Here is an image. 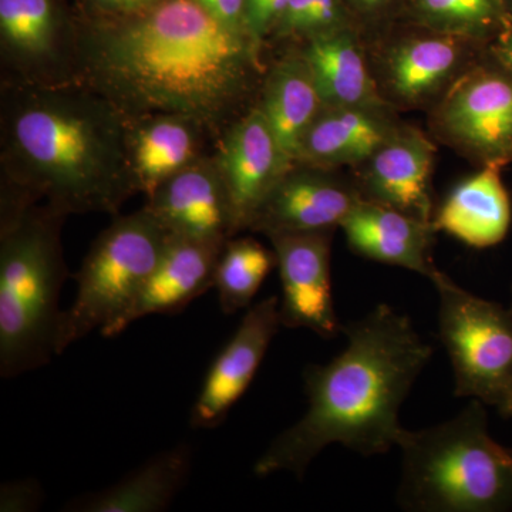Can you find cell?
I'll list each match as a JSON object with an SVG mask.
<instances>
[{
  "instance_id": "24",
  "label": "cell",
  "mask_w": 512,
  "mask_h": 512,
  "mask_svg": "<svg viewBox=\"0 0 512 512\" xmlns=\"http://www.w3.org/2000/svg\"><path fill=\"white\" fill-rule=\"evenodd\" d=\"M191 470V448L163 451L113 487L67 504L74 512H158L167 510Z\"/></svg>"
},
{
  "instance_id": "18",
  "label": "cell",
  "mask_w": 512,
  "mask_h": 512,
  "mask_svg": "<svg viewBox=\"0 0 512 512\" xmlns=\"http://www.w3.org/2000/svg\"><path fill=\"white\" fill-rule=\"evenodd\" d=\"M340 228L355 254L380 264L409 269L424 278L439 269L431 259L436 229L433 222L417 220L402 211L362 200Z\"/></svg>"
},
{
  "instance_id": "6",
  "label": "cell",
  "mask_w": 512,
  "mask_h": 512,
  "mask_svg": "<svg viewBox=\"0 0 512 512\" xmlns=\"http://www.w3.org/2000/svg\"><path fill=\"white\" fill-rule=\"evenodd\" d=\"M168 237L170 232L146 207L114 215L74 276L77 295L63 311L57 356L96 329L104 338H114L117 325L156 268Z\"/></svg>"
},
{
  "instance_id": "7",
  "label": "cell",
  "mask_w": 512,
  "mask_h": 512,
  "mask_svg": "<svg viewBox=\"0 0 512 512\" xmlns=\"http://www.w3.org/2000/svg\"><path fill=\"white\" fill-rule=\"evenodd\" d=\"M439 338L450 357L454 394L507 413L512 402V311L437 272Z\"/></svg>"
},
{
  "instance_id": "22",
  "label": "cell",
  "mask_w": 512,
  "mask_h": 512,
  "mask_svg": "<svg viewBox=\"0 0 512 512\" xmlns=\"http://www.w3.org/2000/svg\"><path fill=\"white\" fill-rule=\"evenodd\" d=\"M256 107L268 121L285 156L295 164L303 136L325 107L311 67L298 46L289 47L266 69Z\"/></svg>"
},
{
  "instance_id": "17",
  "label": "cell",
  "mask_w": 512,
  "mask_h": 512,
  "mask_svg": "<svg viewBox=\"0 0 512 512\" xmlns=\"http://www.w3.org/2000/svg\"><path fill=\"white\" fill-rule=\"evenodd\" d=\"M224 245L170 234L156 268L120 320L114 338L148 315L180 313L214 288L215 271Z\"/></svg>"
},
{
  "instance_id": "1",
  "label": "cell",
  "mask_w": 512,
  "mask_h": 512,
  "mask_svg": "<svg viewBox=\"0 0 512 512\" xmlns=\"http://www.w3.org/2000/svg\"><path fill=\"white\" fill-rule=\"evenodd\" d=\"M77 15V82L127 120L183 114L214 143L256 106L264 46L218 22L198 0H160L137 15Z\"/></svg>"
},
{
  "instance_id": "4",
  "label": "cell",
  "mask_w": 512,
  "mask_h": 512,
  "mask_svg": "<svg viewBox=\"0 0 512 512\" xmlns=\"http://www.w3.org/2000/svg\"><path fill=\"white\" fill-rule=\"evenodd\" d=\"M67 215L0 187V375L12 379L57 356L69 271L62 229Z\"/></svg>"
},
{
  "instance_id": "20",
  "label": "cell",
  "mask_w": 512,
  "mask_h": 512,
  "mask_svg": "<svg viewBox=\"0 0 512 512\" xmlns=\"http://www.w3.org/2000/svg\"><path fill=\"white\" fill-rule=\"evenodd\" d=\"M393 117L392 109L323 107L299 144L295 164L359 167L402 126Z\"/></svg>"
},
{
  "instance_id": "11",
  "label": "cell",
  "mask_w": 512,
  "mask_h": 512,
  "mask_svg": "<svg viewBox=\"0 0 512 512\" xmlns=\"http://www.w3.org/2000/svg\"><path fill=\"white\" fill-rule=\"evenodd\" d=\"M333 231L299 232L268 237L278 259L282 326L309 329L323 339L342 335L330 278Z\"/></svg>"
},
{
  "instance_id": "31",
  "label": "cell",
  "mask_w": 512,
  "mask_h": 512,
  "mask_svg": "<svg viewBox=\"0 0 512 512\" xmlns=\"http://www.w3.org/2000/svg\"><path fill=\"white\" fill-rule=\"evenodd\" d=\"M198 2L225 28L254 40L248 30L247 0H198Z\"/></svg>"
},
{
  "instance_id": "21",
  "label": "cell",
  "mask_w": 512,
  "mask_h": 512,
  "mask_svg": "<svg viewBox=\"0 0 512 512\" xmlns=\"http://www.w3.org/2000/svg\"><path fill=\"white\" fill-rule=\"evenodd\" d=\"M504 167L483 165L453 188L434 212L433 227L471 248H491L507 237L512 222Z\"/></svg>"
},
{
  "instance_id": "30",
  "label": "cell",
  "mask_w": 512,
  "mask_h": 512,
  "mask_svg": "<svg viewBox=\"0 0 512 512\" xmlns=\"http://www.w3.org/2000/svg\"><path fill=\"white\" fill-rule=\"evenodd\" d=\"M43 490L37 481L20 480L6 483L0 488V511H36L43 501Z\"/></svg>"
},
{
  "instance_id": "25",
  "label": "cell",
  "mask_w": 512,
  "mask_h": 512,
  "mask_svg": "<svg viewBox=\"0 0 512 512\" xmlns=\"http://www.w3.org/2000/svg\"><path fill=\"white\" fill-rule=\"evenodd\" d=\"M409 12L421 29L474 45H491L512 26L508 0H409Z\"/></svg>"
},
{
  "instance_id": "37",
  "label": "cell",
  "mask_w": 512,
  "mask_h": 512,
  "mask_svg": "<svg viewBox=\"0 0 512 512\" xmlns=\"http://www.w3.org/2000/svg\"><path fill=\"white\" fill-rule=\"evenodd\" d=\"M511 311H512V306H511Z\"/></svg>"
},
{
  "instance_id": "34",
  "label": "cell",
  "mask_w": 512,
  "mask_h": 512,
  "mask_svg": "<svg viewBox=\"0 0 512 512\" xmlns=\"http://www.w3.org/2000/svg\"><path fill=\"white\" fill-rule=\"evenodd\" d=\"M508 8H510V16H511V22H512V0H508Z\"/></svg>"
},
{
  "instance_id": "36",
  "label": "cell",
  "mask_w": 512,
  "mask_h": 512,
  "mask_svg": "<svg viewBox=\"0 0 512 512\" xmlns=\"http://www.w3.org/2000/svg\"><path fill=\"white\" fill-rule=\"evenodd\" d=\"M507 416H508V417H512V407H511L510 412H508Z\"/></svg>"
},
{
  "instance_id": "10",
  "label": "cell",
  "mask_w": 512,
  "mask_h": 512,
  "mask_svg": "<svg viewBox=\"0 0 512 512\" xmlns=\"http://www.w3.org/2000/svg\"><path fill=\"white\" fill-rule=\"evenodd\" d=\"M362 200L356 184L336 170L293 164L259 205L248 231L266 237L335 231Z\"/></svg>"
},
{
  "instance_id": "29",
  "label": "cell",
  "mask_w": 512,
  "mask_h": 512,
  "mask_svg": "<svg viewBox=\"0 0 512 512\" xmlns=\"http://www.w3.org/2000/svg\"><path fill=\"white\" fill-rule=\"evenodd\" d=\"M160 0H76L77 12L84 18L119 19L150 9Z\"/></svg>"
},
{
  "instance_id": "13",
  "label": "cell",
  "mask_w": 512,
  "mask_h": 512,
  "mask_svg": "<svg viewBox=\"0 0 512 512\" xmlns=\"http://www.w3.org/2000/svg\"><path fill=\"white\" fill-rule=\"evenodd\" d=\"M279 299H264L242 319L231 340L215 357L192 406V429H215L247 392L262 360L281 328Z\"/></svg>"
},
{
  "instance_id": "33",
  "label": "cell",
  "mask_w": 512,
  "mask_h": 512,
  "mask_svg": "<svg viewBox=\"0 0 512 512\" xmlns=\"http://www.w3.org/2000/svg\"><path fill=\"white\" fill-rule=\"evenodd\" d=\"M491 56L512 73V26L491 43Z\"/></svg>"
},
{
  "instance_id": "16",
  "label": "cell",
  "mask_w": 512,
  "mask_h": 512,
  "mask_svg": "<svg viewBox=\"0 0 512 512\" xmlns=\"http://www.w3.org/2000/svg\"><path fill=\"white\" fill-rule=\"evenodd\" d=\"M127 157L138 194L150 197L175 174L214 150V140L197 120L157 113L128 120Z\"/></svg>"
},
{
  "instance_id": "19",
  "label": "cell",
  "mask_w": 512,
  "mask_h": 512,
  "mask_svg": "<svg viewBox=\"0 0 512 512\" xmlns=\"http://www.w3.org/2000/svg\"><path fill=\"white\" fill-rule=\"evenodd\" d=\"M423 35L399 40L387 50L383 63L384 90L403 106H420L464 72V59L474 43L423 29Z\"/></svg>"
},
{
  "instance_id": "32",
  "label": "cell",
  "mask_w": 512,
  "mask_h": 512,
  "mask_svg": "<svg viewBox=\"0 0 512 512\" xmlns=\"http://www.w3.org/2000/svg\"><path fill=\"white\" fill-rule=\"evenodd\" d=\"M357 23H372L383 19L399 0H346Z\"/></svg>"
},
{
  "instance_id": "2",
  "label": "cell",
  "mask_w": 512,
  "mask_h": 512,
  "mask_svg": "<svg viewBox=\"0 0 512 512\" xmlns=\"http://www.w3.org/2000/svg\"><path fill=\"white\" fill-rule=\"evenodd\" d=\"M126 116L79 82L0 84L2 187L62 214L119 215L138 194Z\"/></svg>"
},
{
  "instance_id": "5",
  "label": "cell",
  "mask_w": 512,
  "mask_h": 512,
  "mask_svg": "<svg viewBox=\"0 0 512 512\" xmlns=\"http://www.w3.org/2000/svg\"><path fill=\"white\" fill-rule=\"evenodd\" d=\"M397 500L404 510L500 512L512 507V451L491 437L484 403L474 399L454 419L404 429Z\"/></svg>"
},
{
  "instance_id": "26",
  "label": "cell",
  "mask_w": 512,
  "mask_h": 512,
  "mask_svg": "<svg viewBox=\"0 0 512 512\" xmlns=\"http://www.w3.org/2000/svg\"><path fill=\"white\" fill-rule=\"evenodd\" d=\"M275 266H278L275 251H269L256 239H228L215 271L214 288L217 289L221 311L232 315L249 308Z\"/></svg>"
},
{
  "instance_id": "3",
  "label": "cell",
  "mask_w": 512,
  "mask_h": 512,
  "mask_svg": "<svg viewBox=\"0 0 512 512\" xmlns=\"http://www.w3.org/2000/svg\"><path fill=\"white\" fill-rule=\"evenodd\" d=\"M346 348L326 365L303 372L308 410L282 431L255 463L258 477L291 473L303 478L332 444L370 457L397 447L404 427L400 407L433 356L412 320L380 303L343 325Z\"/></svg>"
},
{
  "instance_id": "27",
  "label": "cell",
  "mask_w": 512,
  "mask_h": 512,
  "mask_svg": "<svg viewBox=\"0 0 512 512\" xmlns=\"http://www.w3.org/2000/svg\"><path fill=\"white\" fill-rule=\"evenodd\" d=\"M357 26L346 0H291L271 40L301 46Z\"/></svg>"
},
{
  "instance_id": "35",
  "label": "cell",
  "mask_w": 512,
  "mask_h": 512,
  "mask_svg": "<svg viewBox=\"0 0 512 512\" xmlns=\"http://www.w3.org/2000/svg\"><path fill=\"white\" fill-rule=\"evenodd\" d=\"M511 407H512V402L510 404V407H508L507 413H505L504 416H507L508 412H510V410H511Z\"/></svg>"
},
{
  "instance_id": "12",
  "label": "cell",
  "mask_w": 512,
  "mask_h": 512,
  "mask_svg": "<svg viewBox=\"0 0 512 512\" xmlns=\"http://www.w3.org/2000/svg\"><path fill=\"white\" fill-rule=\"evenodd\" d=\"M212 156L227 185L241 234L248 231L259 205L293 164L256 106L222 134Z\"/></svg>"
},
{
  "instance_id": "8",
  "label": "cell",
  "mask_w": 512,
  "mask_h": 512,
  "mask_svg": "<svg viewBox=\"0 0 512 512\" xmlns=\"http://www.w3.org/2000/svg\"><path fill=\"white\" fill-rule=\"evenodd\" d=\"M434 133L483 165L512 163V73L491 56L470 64L431 114Z\"/></svg>"
},
{
  "instance_id": "28",
  "label": "cell",
  "mask_w": 512,
  "mask_h": 512,
  "mask_svg": "<svg viewBox=\"0 0 512 512\" xmlns=\"http://www.w3.org/2000/svg\"><path fill=\"white\" fill-rule=\"evenodd\" d=\"M291 0H247V23L256 43L264 46L274 35Z\"/></svg>"
},
{
  "instance_id": "9",
  "label": "cell",
  "mask_w": 512,
  "mask_h": 512,
  "mask_svg": "<svg viewBox=\"0 0 512 512\" xmlns=\"http://www.w3.org/2000/svg\"><path fill=\"white\" fill-rule=\"evenodd\" d=\"M77 35L62 0H0L2 83L77 82Z\"/></svg>"
},
{
  "instance_id": "23",
  "label": "cell",
  "mask_w": 512,
  "mask_h": 512,
  "mask_svg": "<svg viewBox=\"0 0 512 512\" xmlns=\"http://www.w3.org/2000/svg\"><path fill=\"white\" fill-rule=\"evenodd\" d=\"M311 67L325 107L392 109L366 63L357 29H346L298 46Z\"/></svg>"
},
{
  "instance_id": "14",
  "label": "cell",
  "mask_w": 512,
  "mask_h": 512,
  "mask_svg": "<svg viewBox=\"0 0 512 512\" xmlns=\"http://www.w3.org/2000/svg\"><path fill=\"white\" fill-rule=\"evenodd\" d=\"M144 207L178 237L224 245L239 234L227 185L212 153L161 184Z\"/></svg>"
},
{
  "instance_id": "15",
  "label": "cell",
  "mask_w": 512,
  "mask_h": 512,
  "mask_svg": "<svg viewBox=\"0 0 512 512\" xmlns=\"http://www.w3.org/2000/svg\"><path fill=\"white\" fill-rule=\"evenodd\" d=\"M436 147L423 131L400 126L366 163L359 165L357 190L363 200L433 222L431 195Z\"/></svg>"
}]
</instances>
